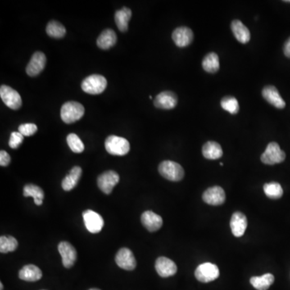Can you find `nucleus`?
Segmentation results:
<instances>
[{
    "label": "nucleus",
    "mask_w": 290,
    "mask_h": 290,
    "mask_svg": "<svg viewBox=\"0 0 290 290\" xmlns=\"http://www.w3.org/2000/svg\"><path fill=\"white\" fill-rule=\"evenodd\" d=\"M85 108L82 104L74 101L65 102L61 109V118L65 124H73L84 115Z\"/></svg>",
    "instance_id": "1"
},
{
    "label": "nucleus",
    "mask_w": 290,
    "mask_h": 290,
    "mask_svg": "<svg viewBox=\"0 0 290 290\" xmlns=\"http://www.w3.org/2000/svg\"><path fill=\"white\" fill-rule=\"evenodd\" d=\"M158 170L163 178L171 182H179L185 176L184 169L182 165L172 160H165L160 163Z\"/></svg>",
    "instance_id": "2"
},
{
    "label": "nucleus",
    "mask_w": 290,
    "mask_h": 290,
    "mask_svg": "<svg viewBox=\"0 0 290 290\" xmlns=\"http://www.w3.org/2000/svg\"><path fill=\"white\" fill-rule=\"evenodd\" d=\"M105 148L114 156H124L130 151V144L123 137L110 136L105 141Z\"/></svg>",
    "instance_id": "3"
},
{
    "label": "nucleus",
    "mask_w": 290,
    "mask_h": 290,
    "mask_svg": "<svg viewBox=\"0 0 290 290\" xmlns=\"http://www.w3.org/2000/svg\"><path fill=\"white\" fill-rule=\"evenodd\" d=\"M107 81L99 74H92L87 77L82 83V89L90 95H99L106 90Z\"/></svg>",
    "instance_id": "4"
},
{
    "label": "nucleus",
    "mask_w": 290,
    "mask_h": 290,
    "mask_svg": "<svg viewBox=\"0 0 290 290\" xmlns=\"http://www.w3.org/2000/svg\"><path fill=\"white\" fill-rule=\"evenodd\" d=\"M260 160L265 165H276L283 162L286 160V153L283 150L281 149L278 144L271 142L267 146L264 153L261 155Z\"/></svg>",
    "instance_id": "5"
},
{
    "label": "nucleus",
    "mask_w": 290,
    "mask_h": 290,
    "mask_svg": "<svg viewBox=\"0 0 290 290\" xmlns=\"http://www.w3.org/2000/svg\"><path fill=\"white\" fill-rule=\"evenodd\" d=\"M219 277V269L217 265L211 263H204L197 266L195 270V277L202 283L213 282Z\"/></svg>",
    "instance_id": "6"
},
{
    "label": "nucleus",
    "mask_w": 290,
    "mask_h": 290,
    "mask_svg": "<svg viewBox=\"0 0 290 290\" xmlns=\"http://www.w3.org/2000/svg\"><path fill=\"white\" fill-rule=\"evenodd\" d=\"M0 97L6 106L12 110H18L22 106V98L17 91L8 86L2 85L0 88Z\"/></svg>",
    "instance_id": "7"
},
{
    "label": "nucleus",
    "mask_w": 290,
    "mask_h": 290,
    "mask_svg": "<svg viewBox=\"0 0 290 290\" xmlns=\"http://www.w3.org/2000/svg\"><path fill=\"white\" fill-rule=\"evenodd\" d=\"M119 182V175L115 171L104 172L97 178V187L106 194H110Z\"/></svg>",
    "instance_id": "8"
},
{
    "label": "nucleus",
    "mask_w": 290,
    "mask_h": 290,
    "mask_svg": "<svg viewBox=\"0 0 290 290\" xmlns=\"http://www.w3.org/2000/svg\"><path fill=\"white\" fill-rule=\"evenodd\" d=\"M83 217L85 226L91 233L96 234L102 231L104 220L99 214L94 210H87L83 212Z\"/></svg>",
    "instance_id": "9"
},
{
    "label": "nucleus",
    "mask_w": 290,
    "mask_h": 290,
    "mask_svg": "<svg viewBox=\"0 0 290 290\" xmlns=\"http://www.w3.org/2000/svg\"><path fill=\"white\" fill-rule=\"evenodd\" d=\"M115 262L119 268L124 270H134L137 267V260L134 255L130 249L127 247L119 249L115 256Z\"/></svg>",
    "instance_id": "10"
},
{
    "label": "nucleus",
    "mask_w": 290,
    "mask_h": 290,
    "mask_svg": "<svg viewBox=\"0 0 290 290\" xmlns=\"http://www.w3.org/2000/svg\"><path fill=\"white\" fill-rule=\"evenodd\" d=\"M59 253L62 258V264L66 269H70L77 260L76 249L69 242H60L58 245Z\"/></svg>",
    "instance_id": "11"
},
{
    "label": "nucleus",
    "mask_w": 290,
    "mask_h": 290,
    "mask_svg": "<svg viewBox=\"0 0 290 290\" xmlns=\"http://www.w3.org/2000/svg\"><path fill=\"white\" fill-rule=\"evenodd\" d=\"M46 61L47 59L45 53L42 52H35L27 65V74L30 77L37 76L46 67Z\"/></svg>",
    "instance_id": "12"
},
{
    "label": "nucleus",
    "mask_w": 290,
    "mask_h": 290,
    "mask_svg": "<svg viewBox=\"0 0 290 290\" xmlns=\"http://www.w3.org/2000/svg\"><path fill=\"white\" fill-rule=\"evenodd\" d=\"M202 199L208 205L219 206L225 202V192L222 187H218V186L210 187L204 192L202 194Z\"/></svg>",
    "instance_id": "13"
},
{
    "label": "nucleus",
    "mask_w": 290,
    "mask_h": 290,
    "mask_svg": "<svg viewBox=\"0 0 290 290\" xmlns=\"http://www.w3.org/2000/svg\"><path fill=\"white\" fill-rule=\"evenodd\" d=\"M172 38L176 46L179 48H185L190 46L193 42V33L191 28L187 27H180L173 31Z\"/></svg>",
    "instance_id": "14"
},
{
    "label": "nucleus",
    "mask_w": 290,
    "mask_h": 290,
    "mask_svg": "<svg viewBox=\"0 0 290 290\" xmlns=\"http://www.w3.org/2000/svg\"><path fill=\"white\" fill-rule=\"evenodd\" d=\"M178 99V96L172 91H163L155 97L154 106L156 108L170 110L177 106Z\"/></svg>",
    "instance_id": "15"
},
{
    "label": "nucleus",
    "mask_w": 290,
    "mask_h": 290,
    "mask_svg": "<svg viewBox=\"0 0 290 290\" xmlns=\"http://www.w3.org/2000/svg\"><path fill=\"white\" fill-rule=\"evenodd\" d=\"M156 273L161 277H169L175 275L178 267L173 260L165 256H160L156 261L155 264Z\"/></svg>",
    "instance_id": "16"
},
{
    "label": "nucleus",
    "mask_w": 290,
    "mask_h": 290,
    "mask_svg": "<svg viewBox=\"0 0 290 290\" xmlns=\"http://www.w3.org/2000/svg\"><path fill=\"white\" fill-rule=\"evenodd\" d=\"M141 223L147 231L154 232L162 227L163 219L160 215L152 212V210H147L141 215Z\"/></svg>",
    "instance_id": "17"
},
{
    "label": "nucleus",
    "mask_w": 290,
    "mask_h": 290,
    "mask_svg": "<svg viewBox=\"0 0 290 290\" xmlns=\"http://www.w3.org/2000/svg\"><path fill=\"white\" fill-rule=\"evenodd\" d=\"M262 96L267 102L278 109L286 107V102L282 96H280L279 91L273 86H267L262 91Z\"/></svg>",
    "instance_id": "18"
},
{
    "label": "nucleus",
    "mask_w": 290,
    "mask_h": 290,
    "mask_svg": "<svg viewBox=\"0 0 290 290\" xmlns=\"http://www.w3.org/2000/svg\"><path fill=\"white\" fill-rule=\"evenodd\" d=\"M230 226H231L232 234L236 237H241L244 235L245 231L247 229V217L245 216V214L242 213L235 212L232 214Z\"/></svg>",
    "instance_id": "19"
},
{
    "label": "nucleus",
    "mask_w": 290,
    "mask_h": 290,
    "mask_svg": "<svg viewBox=\"0 0 290 290\" xmlns=\"http://www.w3.org/2000/svg\"><path fill=\"white\" fill-rule=\"evenodd\" d=\"M232 31L236 39L242 44H247L251 39V33L248 28L242 24L241 20H235L232 21Z\"/></svg>",
    "instance_id": "20"
},
{
    "label": "nucleus",
    "mask_w": 290,
    "mask_h": 290,
    "mask_svg": "<svg viewBox=\"0 0 290 290\" xmlns=\"http://www.w3.org/2000/svg\"><path fill=\"white\" fill-rule=\"evenodd\" d=\"M19 277L25 282H34L42 279V272L34 264H28L19 272Z\"/></svg>",
    "instance_id": "21"
},
{
    "label": "nucleus",
    "mask_w": 290,
    "mask_h": 290,
    "mask_svg": "<svg viewBox=\"0 0 290 290\" xmlns=\"http://www.w3.org/2000/svg\"><path fill=\"white\" fill-rule=\"evenodd\" d=\"M82 173H83V170L81 167L74 166L61 182L63 190L65 191H70L74 187H76L82 177Z\"/></svg>",
    "instance_id": "22"
},
{
    "label": "nucleus",
    "mask_w": 290,
    "mask_h": 290,
    "mask_svg": "<svg viewBox=\"0 0 290 290\" xmlns=\"http://www.w3.org/2000/svg\"><path fill=\"white\" fill-rule=\"evenodd\" d=\"M117 42V36L116 33L110 28L105 29L97 40V45L98 48L102 49H109L115 46Z\"/></svg>",
    "instance_id": "23"
},
{
    "label": "nucleus",
    "mask_w": 290,
    "mask_h": 290,
    "mask_svg": "<svg viewBox=\"0 0 290 290\" xmlns=\"http://www.w3.org/2000/svg\"><path fill=\"white\" fill-rule=\"evenodd\" d=\"M222 147L214 141H208L202 147V155L208 160H217L223 156Z\"/></svg>",
    "instance_id": "24"
},
{
    "label": "nucleus",
    "mask_w": 290,
    "mask_h": 290,
    "mask_svg": "<svg viewBox=\"0 0 290 290\" xmlns=\"http://www.w3.org/2000/svg\"><path fill=\"white\" fill-rule=\"evenodd\" d=\"M132 11L128 7H124L116 11L115 14V24L121 32H127L128 28V22L132 18Z\"/></svg>",
    "instance_id": "25"
},
{
    "label": "nucleus",
    "mask_w": 290,
    "mask_h": 290,
    "mask_svg": "<svg viewBox=\"0 0 290 290\" xmlns=\"http://www.w3.org/2000/svg\"><path fill=\"white\" fill-rule=\"evenodd\" d=\"M274 276L271 273H266L261 277H252L250 279V283L254 288L257 290H269L273 282H274Z\"/></svg>",
    "instance_id": "26"
},
{
    "label": "nucleus",
    "mask_w": 290,
    "mask_h": 290,
    "mask_svg": "<svg viewBox=\"0 0 290 290\" xmlns=\"http://www.w3.org/2000/svg\"><path fill=\"white\" fill-rule=\"evenodd\" d=\"M24 196L33 197L35 204L37 206H41L43 204L44 197H45L43 190L36 185H26L24 187Z\"/></svg>",
    "instance_id": "27"
},
{
    "label": "nucleus",
    "mask_w": 290,
    "mask_h": 290,
    "mask_svg": "<svg viewBox=\"0 0 290 290\" xmlns=\"http://www.w3.org/2000/svg\"><path fill=\"white\" fill-rule=\"evenodd\" d=\"M202 67L205 71L210 74L217 73L219 69V56L215 52L208 53L202 60Z\"/></svg>",
    "instance_id": "28"
},
{
    "label": "nucleus",
    "mask_w": 290,
    "mask_h": 290,
    "mask_svg": "<svg viewBox=\"0 0 290 290\" xmlns=\"http://www.w3.org/2000/svg\"><path fill=\"white\" fill-rule=\"evenodd\" d=\"M46 33L53 38H62L65 37L66 29L61 23L57 21H50L46 27Z\"/></svg>",
    "instance_id": "29"
},
{
    "label": "nucleus",
    "mask_w": 290,
    "mask_h": 290,
    "mask_svg": "<svg viewBox=\"0 0 290 290\" xmlns=\"http://www.w3.org/2000/svg\"><path fill=\"white\" fill-rule=\"evenodd\" d=\"M264 192L267 197L272 199H278L283 195V189L282 186L277 182L266 183L264 186Z\"/></svg>",
    "instance_id": "30"
},
{
    "label": "nucleus",
    "mask_w": 290,
    "mask_h": 290,
    "mask_svg": "<svg viewBox=\"0 0 290 290\" xmlns=\"http://www.w3.org/2000/svg\"><path fill=\"white\" fill-rule=\"evenodd\" d=\"M18 247V241L13 236H1L0 237V251L7 253L15 251Z\"/></svg>",
    "instance_id": "31"
},
{
    "label": "nucleus",
    "mask_w": 290,
    "mask_h": 290,
    "mask_svg": "<svg viewBox=\"0 0 290 290\" xmlns=\"http://www.w3.org/2000/svg\"><path fill=\"white\" fill-rule=\"evenodd\" d=\"M221 106L223 110H225L232 115L237 114L240 111L238 100L233 96H226L223 97L221 100Z\"/></svg>",
    "instance_id": "32"
},
{
    "label": "nucleus",
    "mask_w": 290,
    "mask_h": 290,
    "mask_svg": "<svg viewBox=\"0 0 290 290\" xmlns=\"http://www.w3.org/2000/svg\"><path fill=\"white\" fill-rule=\"evenodd\" d=\"M66 141H67L68 145H69V148L72 150V152H75V153H81L84 151V144L76 134L70 133L68 135Z\"/></svg>",
    "instance_id": "33"
},
{
    "label": "nucleus",
    "mask_w": 290,
    "mask_h": 290,
    "mask_svg": "<svg viewBox=\"0 0 290 290\" xmlns=\"http://www.w3.org/2000/svg\"><path fill=\"white\" fill-rule=\"evenodd\" d=\"M24 142V136L19 132H13L9 139V146L11 148L15 149L20 147V145Z\"/></svg>",
    "instance_id": "34"
},
{
    "label": "nucleus",
    "mask_w": 290,
    "mask_h": 290,
    "mask_svg": "<svg viewBox=\"0 0 290 290\" xmlns=\"http://www.w3.org/2000/svg\"><path fill=\"white\" fill-rule=\"evenodd\" d=\"M37 132V126L34 124H21L19 127V132L24 137H31Z\"/></svg>",
    "instance_id": "35"
},
{
    "label": "nucleus",
    "mask_w": 290,
    "mask_h": 290,
    "mask_svg": "<svg viewBox=\"0 0 290 290\" xmlns=\"http://www.w3.org/2000/svg\"><path fill=\"white\" fill-rule=\"evenodd\" d=\"M11 162V156L6 151L2 150L0 152V165L1 166H7Z\"/></svg>",
    "instance_id": "36"
},
{
    "label": "nucleus",
    "mask_w": 290,
    "mask_h": 290,
    "mask_svg": "<svg viewBox=\"0 0 290 290\" xmlns=\"http://www.w3.org/2000/svg\"><path fill=\"white\" fill-rule=\"evenodd\" d=\"M284 53L287 57L290 58V37L286 41L284 46Z\"/></svg>",
    "instance_id": "37"
},
{
    "label": "nucleus",
    "mask_w": 290,
    "mask_h": 290,
    "mask_svg": "<svg viewBox=\"0 0 290 290\" xmlns=\"http://www.w3.org/2000/svg\"><path fill=\"white\" fill-rule=\"evenodd\" d=\"M3 290V286H2V283L1 282V283H0V290Z\"/></svg>",
    "instance_id": "38"
},
{
    "label": "nucleus",
    "mask_w": 290,
    "mask_h": 290,
    "mask_svg": "<svg viewBox=\"0 0 290 290\" xmlns=\"http://www.w3.org/2000/svg\"><path fill=\"white\" fill-rule=\"evenodd\" d=\"M98 290V289H91V290Z\"/></svg>",
    "instance_id": "39"
},
{
    "label": "nucleus",
    "mask_w": 290,
    "mask_h": 290,
    "mask_svg": "<svg viewBox=\"0 0 290 290\" xmlns=\"http://www.w3.org/2000/svg\"><path fill=\"white\" fill-rule=\"evenodd\" d=\"M284 2H290V0H288V1H284Z\"/></svg>",
    "instance_id": "40"
}]
</instances>
